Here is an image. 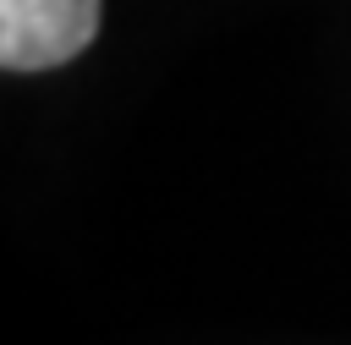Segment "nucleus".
<instances>
[{"label": "nucleus", "mask_w": 351, "mask_h": 345, "mask_svg": "<svg viewBox=\"0 0 351 345\" xmlns=\"http://www.w3.org/2000/svg\"><path fill=\"white\" fill-rule=\"evenodd\" d=\"M99 33V0H0L5 71H49L82 55Z\"/></svg>", "instance_id": "1"}]
</instances>
